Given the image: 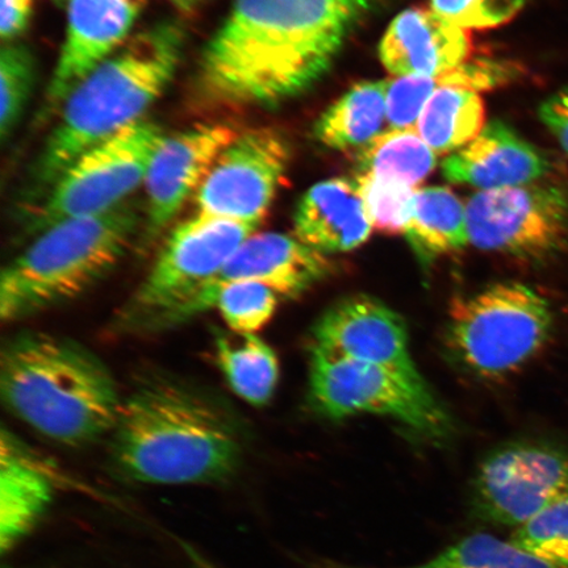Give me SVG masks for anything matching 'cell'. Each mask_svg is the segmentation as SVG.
I'll return each instance as SVG.
<instances>
[{
  "mask_svg": "<svg viewBox=\"0 0 568 568\" xmlns=\"http://www.w3.org/2000/svg\"><path fill=\"white\" fill-rule=\"evenodd\" d=\"M376 0H234L202 54L207 101L278 105L329 73Z\"/></svg>",
  "mask_w": 568,
  "mask_h": 568,
  "instance_id": "6da1fadb",
  "label": "cell"
},
{
  "mask_svg": "<svg viewBox=\"0 0 568 568\" xmlns=\"http://www.w3.org/2000/svg\"><path fill=\"white\" fill-rule=\"evenodd\" d=\"M112 432L119 471L145 485L223 481L241 460L239 433L230 418L169 383L140 388L123 400Z\"/></svg>",
  "mask_w": 568,
  "mask_h": 568,
  "instance_id": "7a4b0ae2",
  "label": "cell"
},
{
  "mask_svg": "<svg viewBox=\"0 0 568 568\" xmlns=\"http://www.w3.org/2000/svg\"><path fill=\"white\" fill-rule=\"evenodd\" d=\"M0 393L13 415L52 442L81 446L115 428L123 400L109 368L73 341L32 333L0 357Z\"/></svg>",
  "mask_w": 568,
  "mask_h": 568,
  "instance_id": "3957f363",
  "label": "cell"
},
{
  "mask_svg": "<svg viewBox=\"0 0 568 568\" xmlns=\"http://www.w3.org/2000/svg\"><path fill=\"white\" fill-rule=\"evenodd\" d=\"M183 42L180 27L155 26L71 92L36 169L39 183L53 186L82 154L139 122L173 80Z\"/></svg>",
  "mask_w": 568,
  "mask_h": 568,
  "instance_id": "277c9868",
  "label": "cell"
},
{
  "mask_svg": "<svg viewBox=\"0 0 568 568\" xmlns=\"http://www.w3.org/2000/svg\"><path fill=\"white\" fill-rule=\"evenodd\" d=\"M139 223L138 211L124 202L41 232L2 272V322H19L87 293L122 261Z\"/></svg>",
  "mask_w": 568,
  "mask_h": 568,
  "instance_id": "5b68a950",
  "label": "cell"
},
{
  "mask_svg": "<svg viewBox=\"0 0 568 568\" xmlns=\"http://www.w3.org/2000/svg\"><path fill=\"white\" fill-rule=\"evenodd\" d=\"M257 229L199 212L178 224L125 305L126 328L160 329L187 320L197 296Z\"/></svg>",
  "mask_w": 568,
  "mask_h": 568,
  "instance_id": "8992f818",
  "label": "cell"
},
{
  "mask_svg": "<svg viewBox=\"0 0 568 568\" xmlns=\"http://www.w3.org/2000/svg\"><path fill=\"white\" fill-rule=\"evenodd\" d=\"M552 325L550 304L536 290L500 282L453 303L446 343L468 372L497 378L535 357Z\"/></svg>",
  "mask_w": 568,
  "mask_h": 568,
  "instance_id": "52a82bcc",
  "label": "cell"
},
{
  "mask_svg": "<svg viewBox=\"0 0 568 568\" xmlns=\"http://www.w3.org/2000/svg\"><path fill=\"white\" fill-rule=\"evenodd\" d=\"M311 347L310 402L317 414L331 420L387 416L433 443L452 436V418L426 383Z\"/></svg>",
  "mask_w": 568,
  "mask_h": 568,
  "instance_id": "ba28073f",
  "label": "cell"
},
{
  "mask_svg": "<svg viewBox=\"0 0 568 568\" xmlns=\"http://www.w3.org/2000/svg\"><path fill=\"white\" fill-rule=\"evenodd\" d=\"M163 139L161 126L141 119L90 149L53 184L36 209L30 230L40 234L65 220L98 215L124 203L145 182Z\"/></svg>",
  "mask_w": 568,
  "mask_h": 568,
  "instance_id": "9c48e42d",
  "label": "cell"
},
{
  "mask_svg": "<svg viewBox=\"0 0 568 568\" xmlns=\"http://www.w3.org/2000/svg\"><path fill=\"white\" fill-rule=\"evenodd\" d=\"M568 499V449L537 442L496 447L477 467L468 494L471 520L520 528Z\"/></svg>",
  "mask_w": 568,
  "mask_h": 568,
  "instance_id": "30bf717a",
  "label": "cell"
},
{
  "mask_svg": "<svg viewBox=\"0 0 568 568\" xmlns=\"http://www.w3.org/2000/svg\"><path fill=\"white\" fill-rule=\"evenodd\" d=\"M466 212L468 237L480 251L545 261L568 245V189L557 183L480 191Z\"/></svg>",
  "mask_w": 568,
  "mask_h": 568,
  "instance_id": "8fae6325",
  "label": "cell"
},
{
  "mask_svg": "<svg viewBox=\"0 0 568 568\" xmlns=\"http://www.w3.org/2000/svg\"><path fill=\"white\" fill-rule=\"evenodd\" d=\"M290 160L287 140L273 128L239 134L219 155L197 189V212L260 226Z\"/></svg>",
  "mask_w": 568,
  "mask_h": 568,
  "instance_id": "7c38bea8",
  "label": "cell"
},
{
  "mask_svg": "<svg viewBox=\"0 0 568 568\" xmlns=\"http://www.w3.org/2000/svg\"><path fill=\"white\" fill-rule=\"evenodd\" d=\"M314 347L338 357L366 362L425 383L408 346L400 315L368 295L344 297L317 320Z\"/></svg>",
  "mask_w": 568,
  "mask_h": 568,
  "instance_id": "4fadbf2b",
  "label": "cell"
},
{
  "mask_svg": "<svg viewBox=\"0 0 568 568\" xmlns=\"http://www.w3.org/2000/svg\"><path fill=\"white\" fill-rule=\"evenodd\" d=\"M139 0H70L65 40L47 91L57 112L87 78L113 55L132 30Z\"/></svg>",
  "mask_w": 568,
  "mask_h": 568,
  "instance_id": "5bb4252c",
  "label": "cell"
},
{
  "mask_svg": "<svg viewBox=\"0 0 568 568\" xmlns=\"http://www.w3.org/2000/svg\"><path fill=\"white\" fill-rule=\"evenodd\" d=\"M237 136L230 125L209 124L162 140L144 182L149 233L158 236L173 222L219 155Z\"/></svg>",
  "mask_w": 568,
  "mask_h": 568,
  "instance_id": "9a60e30c",
  "label": "cell"
},
{
  "mask_svg": "<svg viewBox=\"0 0 568 568\" xmlns=\"http://www.w3.org/2000/svg\"><path fill=\"white\" fill-rule=\"evenodd\" d=\"M329 270V261L324 254L295 236L275 232L254 233L197 296L187 320L212 308L213 295L225 283L257 282L280 296L295 297L324 280Z\"/></svg>",
  "mask_w": 568,
  "mask_h": 568,
  "instance_id": "2e32d148",
  "label": "cell"
},
{
  "mask_svg": "<svg viewBox=\"0 0 568 568\" xmlns=\"http://www.w3.org/2000/svg\"><path fill=\"white\" fill-rule=\"evenodd\" d=\"M550 170L548 155L500 120L483 128L477 139L443 163L447 181L481 191L536 183Z\"/></svg>",
  "mask_w": 568,
  "mask_h": 568,
  "instance_id": "e0dca14e",
  "label": "cell"
},
{
  "mask_svg": "<svg viewBox=\"0 0 568 568\" xmlns=\"http://www.w3.org/2000/svg\"><path fill=\"white\" fill-rule=\"evenodd\" d=\"M470 51L471 39L465 28L426 9L399 13L379 45L383 67L400 77L445 74L462 65Z\"/></svg>",
  "mask_w": 568,
  "mask_h": 568,
  "instance_id": "ac0fdd59",
  "label": "cell"
},
{
  "mask_svg": "<svg viewBox=\"0 0 568 568\" xmlns=\"http://www.w3.org/2000/svg\"><path fill=\"white\" fill-rule=\"evenodd\" d=\"M373 230L357 184L344 178L314 184L296 205L294 236L324 255L354 251Z\"/></svg>",
  "mask_w": 568,
  "mask_h": 568,
  "instance_id": "d6986e66",
  "label": "cell"
},
{
  "mask_svg": "<svg viewBox=\"0 0 568 568\" xmlns=\"http://www.w3.org/2000/svg\"><path fill=\"white\" fill-rule=\"evenodd\" d=\"M0 450V546L7 550L38 523L51 503L52 486L7 430Z\"/></svg>",
  "mask_w": 568,
  "mask_h": 568,
  "instance_id": "ffe728a7",
  "label": "cell"
},
{
  "mask_svg": "<svg viewBox=\"0 0 568 568\" xmlns=\"http://www.w3.org/2000/svg\"><path fill=\"white\" fill-rule=\"evenodd\" d=\"M387 87L388 81L355 84L318 118L316 140L335 151L371 144L387 119Z\"/></svg>",
  "mask_w": 568,
  "mask_h": 568,
  "instance_id": "44dd1931",
  "label": "cell"
},
{
  "mask_svg": "<svg viewBox=\"0 0 568 568\" xmlns=\"http://www.w3.org/2000/svg\"><path fill=\"white\" fill-rule=\"evenodd\" d=\"M404 234L422 264H430L439 255L460 251L470 243L466 207L449 189L417 191Z\"/></svg>",
  "mask_w": 568,
  "mask_h": 568,
  "instance_id": "7402d4cb",
  "label": "cell"
},
{
  "mask_svg": "<svg viewBox=\"0 0 568 568\" xmlns=\"http://www.w3.org/2000/svg\"><path fill=\"white\" fill-rule=\"evenodd\" d=\"M485 104L477 92L458 87L439 88L425 104L417 132L436 154L457 152L479 136Z\"/></svg>",
  "mask_w": 568,
  "mask_h": 568,
  "instance_id": "603a6c76",
  "label": "cell"
},
{
  "mask_svg": "<svg viewBox=\"0 0 568 568\" xmlns=\"http://www.w3.org/2000/svg\"><path fill=\"white\" fill-rule=\"evenodd\" d=\"M217 335L216 361L233 393L254 407L265 406L280 381V362L272 346L255 335Z\"/></svg>",
  "mask_w": 568,
  "mask_h": 568,
  "instance_id": "cb8c5ba5",
  "label": "cell"
},
{
  "mask_svg": "<svg viewBox=\"0 0 568 568\" xmlns=\"http://www.w3.org/2000/svg\"><path fill=\"white\" fill-rule=\"evenodd\" d=\"M436 152L415 130L381 133L357 154L358 174H371L416 187L436 168Z\"/></svg>",
  "mask_w": 568,
  "mask_h": 568,
  "instance_id": "d4e9b609",
  "label": "cell"
},
{
  "mask_svg": "<svg viewBox=\"0 0 568 568\" xmlns=\"http://www.w3.org/2000/svg\"><path fill=\"white\" fill-rule=\"evenodd\" d=\"M311 568H383L316 558ZM393 568H554L510 541L477 532L450 545L423 564Z\"/></svg>",
  "mask_w": 568,
  "mask_h": 568,
  "instance_id": "484cf974",
  "label": "cell"
},
{
  "mask_svg": "<svg viewBox=\"0 0 568 568\" xmlns=\"http://www.w3.org/2000/svg\"><path fill=\"white\" fill-rule=\"evenodd\" d=\"M280 295L257 282H231L216 290L212 307L239 335H255L265 326L278 307Z\"/></svg>",
  "mask_w": 568,
  "mask_h": 568,
  "instance_id": "4316f807",
  "label": "cell"
},
{
  "mask_svg": "<svg viewBox=\"0 0 568 568\" xmlns=\"http://www.w3.org/2000/svg\"><path fill=\"white\" fill-rule=\"evenodd\" d=\"M373 229L387 234L406 232L417 193L409 184L358 174L354 180Z\"/></svg>",
  "mask_w": 568,
  "mask_h": 568,
  "instance_id": "83f0119b",
  "label": "cell"
},
{
  "mask_svg": "<svg viewBox=\"0 0 568 568\" xmlns=\"http://www.w3.org/2000/svg\"><path fill=\"white\" fill-rule=\"evenodd\" d=\"M509 541L554 568H568V499L517 528Z\"/></svg>",
  "mask_w": 568,
  "mask_h": 568,
  "instance_id": "f1b7e54d",
  "label": "cell"
},
{
  "mask_svg": "<svg viewBox=\"0 0 568 568\" xmlns=\"http://www.w3.org/2000/svg\"><path fill=\"white\" fill-rule=\"evenodd\" d=\"M34 77L32 53L23 45H4L0 53V133L3 140L16 130L31 97Z\"/></svg>",
  "mask_w": 568,
  "mask_h": 568,
  "instance_id": "f546056e",
  "label": "cell"
},
{
  "mask_svg": "<svg viewBox=\"0 0 568 568\" xmlns=\"http://www.w3.org/2000/svg\"><path fill=\"white\" fill-rule=\"evenodd\" d=\"M524 6L525 0H432V9L438 16L473 30L506 24Z\"/></svg>",
  "mask_w": 568,
  "mask_h": 568,
  "instance_id": "4dcf8cb0",
  "label": "cell"
},
{
  "mask_svg": "<svg viewBox=\"0 0 568 568\" xmlns=\"http://www.w3.org/2000/svg\"><path fill=\"white\" fill-rule=\"evenodd\" d=\"M443 88L436 77H400L388 82L387 122L390 130H415L426 103Z\"/></svg>",
  "mask_w": 568,
  "mask_h": 568,
  "instance_id": "1f68e13d",
  "label": "cell"
},
{
  "mask_svg": "<svg viewBox=\"0 0 568 568\" xmlns=\"http://www.w3.org/2000/svg\"><path fill=\"white\" fill-rule=\"evenodd\" d=\"M538 116L568 154V84L539 105Z\"/></svg>",
  "mask_w": 568,
  "mask_h": 568,
  "instance_id": "d6a6232c",
  "label": "cell"
},
{
  "mask_svg": "<svg viewBox=\"0 0 568 568\" xmlns=\"http://www.w3.org/2000/svg\"><path fill=\"white\" fill-rule=\"evenodd\" d=\"M33 0H0V34L4 42L23 34L31 23Z\"/></svg>",
  "mask_w": 568,
  "mask_h": 568,
  "instance_id": "836d02e7",
  "label": "cell"
},
{
  "mask_svg": "<svg viewBox=\"0 0 568 568\" xmlns=\"http://www.w3.org/2000/svg\"><path fill=\"white\" fill-rule=\"evenodd\" d=\"M174 4L178 9L182 11H190L195 9V7L202 2V0H173Z\"/></svg>",
  "mask_w": 568,
  "mask_h": 568,
  "instance_id": "e575fe53",
  "label": "cell"
}]
</instances>
